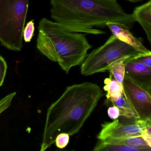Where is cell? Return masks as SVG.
<instances>
[{"mask_svg": "<svg viewBox=\"0 0 151 151\" xmlns=\"http://www.w3.org/2000/svg\"><path fill=\"white\" fill-rule=\"evenodd\" d=\"M103 95L100 86L90 82L68 86L47 109L40 151L51 147L60 133H78Z\"/></svg>", "mask_w": 151, "mask_h": 151, "instance_id": "6da1fadb", "label": "cell"}, {"mask_svg": "<svg viewBox=\"0 0 151 151\" xmlns=\"http://www.w3.org/2000/svg\"><path fill=\"white\" fill-rule=\"evenodd\" d=\"M51 17L71 32L92 35L106 33L97 29L116 22L132 28L136 21L116 0H51Z\"/></svg>", "mask_w": 151, "mask_h": 151, "instance_id": "7a4b0ae2", "label": "cell"}, {"mask_svg": "<svg viewBox=\"0 0 151 151\" xmlns=\"http://www.w3.org/2000/svg\"><path fill=\"white\" fill-rule=\"evenodd\" d=\"M38 29L37 48L67 74L73 67L82 65L92 47L85 34L69 31L47 18L40 20Z\"/></svg>", "mask_w": 151, "mask_h": 151, "instance_id": "3957f363", "label": "cell"}, {"mask_svg": "<svg viewBox=\"0 0 151 151\" xmlns=\"http://www.w3.org/2000/svg\"><path fill=\"white\" fill-rule=\"evenodd\" d=\"M29 0H0V43L9 50L19 52Z\"/></svg>", "mask_w": 151, "mask_h": 151, "instance_id": "277c9868", "label": "cell"}, {"mask_svg": "<svg viewBox=\"0 0 151 151\" xmlns=\"http://www.w3.org/2000/svg\"><path fill=\"white\" fill-rule=\"evenodd\" d=\"M140 54L142 53L112 35L104 45L87 55L81 65V73L88 76L108 71L110 65L116 61L123 57L133 58Z\"/></svg>", "mask_w": 151, "mask_h": 151, "instance_id": "5b68a950", "label": "cell"}, {"mask_svg": "<svg viewBox=\"0 0 151 151\" xmlns=\"http://www.w3.org/2000/svg\"><path fill=\"white\" fill-rule=\"evenodd\" d=\"M123 88L124 96L138 117L142 120H151L150 83L125 72Z\"/></svg>", "mask_w": 151, "mask_h": 151, "instance_id": "8992f818", "label": "cell"}, {"mask_svg": "<svg viewBox=\"0 0 151 151\" xmlns=\"http://www.w3.org/2000/svg\"><path fill=\"white\" fill-rule=\"evenodd\" d=\"M149 125H151V120L120 116L113 122L102 124L97 138L99 140H105L133 136L141 137L146 127Z\"/></svg>", "mask_w": 151, "mask_h": 151, "instance_id": "52a82bcc", "label": "cell"}, {"mask_svg": "<svg viewBox=\"0 0 151 151\" xmlns=\"http://www.w3.org/2000/svg\"><path fill=\"white\" fill-rule=\"evenodd\" d=\"M106 25L112 32V35L117 39L132 47L140 53L151 55V51L144 46L142 40L133 36L129 27L124 24L109 22L107 23Z\"/></svg>", "mask_w": 151, "mask_h": 151, "instance_id": "ba28073f", "label": "cell"}, {"mask_svg": "<svg viewBox=\"0 0 151 151\" xmlns=\"http://www.w3.org/2000/svg\"><path fill=\"white\" fill-rule=\"evenodd\" d=\"M136 22L142 26L147 40L151 43V1L137 7L133 12Z\"/></svg>", "mask_w": 151, "mask_h": 151, "instance_id": "9c48e42d", "label": "cell"}, {"mask_svg": "<svg viewBox=\"0 0 151 151\" xmlns=\"http://www.w3.org/2000/svg\"><path fill=\"white\" fill-rule=\"evenodd\" d=\"M107 143L128 146L134 148L144 149L145 151H151V147L147 145L140 136L126 137L121 138L109 139L103 140Z\"/></svg>", "mask_w": 151, "mask_h": 151, "instance_id": "30bf717a", "label": "cell"}, {"mask_svg": "<svg viewBox=\"0 0 151 151\" xmlns=\"http://www.w3.org/2000/svg\"><path fill=\"white\" fill-rule=\"evenodd\" d=\"M104 91H106V99H116L123 94V86L115 80L110 73L109 77L104 80Z\"/></svg>", "mask_w": 151, "mask_h": 151, "instance_id": "8fae6325", "label": "cell"}, {"mask_svg": "<svg viewBox=\"0 0 151 151\" xmlns=\"http://www.w3.org/2000/svg\"><path fill=\"white\" fill-rule=\"evenodd\" d=\"M106 104H112L113 106L117 107L120 110V116L129 118L134 117L139 118L134 110L126 101L123 94L118 99H106Z\"/></svg>", "mask_w": 151, "mask_h": 151, "instance_id": "7c38bea8", "label": "cell"}, {"mask_svg": "<svg viewBox=\"0 0 151 151\" xmlns=\"http://www.w3.org/2000/svg\"><path fill=\"white\" fill-rule=\"evenodd\" d=\"M129 58L125 61V72L133 76H147L151 75V68Z\"/></svg>", "mask_w": 151, "mask_h": 151, "instance_id": "4fadbf2b", "label": "cell"}, {"mask_svg": "<svg viewBox=\"0 0 151 151\" xmlns=\"http://www.w3.org/2000/svg\"><path fill=\"white\" fill-rule=\"evenodd\" d=\"M129 58H130L123 57L116 61L109 69L108 71L112 74L115 80L122 86L125 74V61Z\"/></svg>", "mask_w": 151, "mask_h": 151, "instance_id": "5bb4252c", "label": "cell"}, {"mask_svg": "<svg viewBox=\"0 0 151 151\" xmlns=\"http://www.w3.org/2000/svg\"><path fill=\"white\" fill-rule=\"evenodd\" d=\"M94 151H145L144 149L134 148L128 146L107 143L99 140L94 147Z\"/></svg>", "mask_w": 151, "mask_h": 151, "instance_id": "9a60e30c", "label": "cell"}, {"mask_svg": "<svg viewBox=\"0 0 151 151\" xmlns=\"http://www.w3.org/2000/svg\"><path fill=\"white\" fill-rule=\"evenodd\" d=\"M35 31V24L34 21L31 20L29 22L24 29L23 37L26 43H29L31 41Z\"/></svg>", "mask_w": 151, "mask_h": 151, "instance_id": "2e32d148", "label": "cell"}, {"mask_svg": "<svg viewBox=\"0 0 151 151\" xmlns=\"http://www.w3.org/2000/svg\"><path fill=\"white\" fill-rule=\"evenodd\" d=\"M16 93V92H14L0 99V115L11 106L12 101Z\"/></svg>", "mask_w": 151, "mask_h": 151, "instance_id": "e0dca14e", "label": "cell"}, {"mask_svg": "<svg viewBox=\"0 0 151 151\" xmlns=\"http://www.w3.org/2000/svg\"><path fill=\"white\" fill-rule=\"evenodd\" d=\"M70 136L64 132L60 133L55 138V145L58 148L63 149L65 148L69 142Z\"/></svg>", "mask_w": 151, "mask_h": 151, "instance_id": "ac0fdd59", "label": "cell"}, {"mask_svg": "<svg viewBox=\"0 0 151 151\" xmlns=\"http://www.w3.org/2000/svg\"><path fill=\"white\" fill-rule=\"evenodd\" d=\"M7 68V64L6 60L2 56L0 55V87L4 83Z\"/></svg>", "mask_w": 151, "mask_h": 151, "instance_id": "d6986e66", "label": "cell"}, {"mask_svg": "<svg viewBox=\"0 0 151 151\" xmlns=\"http://www.w3.org/2000/svg\"><path fill=\"white\" fill-rule=\"evenodd\" d=\"M131 59L135 61L140 63L148 68H151V55L142 54L138 56Z\"/></svg>", "mask_w": 151, "mask_h": 151, "instance_id": "ffe728a7", "label": "cell"}, {"mask_svg": "<svg viewBox=\"0 0 151 151\" xmlns=\"http://www.w3.org/2000/svg\"><path fill=\"white\" fill-rule=\"evenodd\" d=\"M107 113L109 116L113 120L117 119L120 116V110L116 106H113L109 108Z\"/></svg>", "mask_w": 151, "mask_h": 151, "instance_id": "44dd1931", "label": "cell"}, {"mask_svg": "<svg viewBox=\"0 0 151 151\" xmlns=\"http://www.w3.org/2000/svg\"><path fill=\"white\" fill-rule=\"evenodd\" d=\"M126 1H130V2L135 3V2H139V1H145V0H126Z\"/></svg>", "mask_w": 151, "mask_h": 151, "instance_id": "7402d4cb", "label": "cell"}]
</instances>
